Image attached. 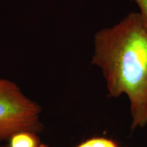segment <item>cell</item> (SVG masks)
Masks as SVG:
<instances>
[{
	"label": "cell",
	"mask_w": 147,
	"mask_h": 147,
	"mask_svg": "<svg viewBox=\"0 0 147 147\" xmlns=\"http://www.w3.org/2000/svg\"><path fill=\"white\" fill-rule=\"evenodd\" d=\"M92 63L102 71L110 96L127 97L131 128L147 124V22L127 14L97 32Z\"/></svg>",
	"instance_id": "6da1fadb"
},
{
	"label": "cell",
	"mask_w": 147,
	"mask_h": 147,
	"mask_svg": "<svg viewBox=\"0 0 147 147\" xmlns=\"http://www.w3.org/2000/svg\"><path fill=\"white\" fill-rule=\"evenodd\" d=\"M40 143L36 134L21 132L11 138L10 147H37Z\"/></svg>",
	"instance_id": "3957f363"
},
{
	"label": "cell",
	"mask_w": 147,
	"mask_h": 147,
	"mask_svg": "<svg viewBox=\"0 0 147 147\" xmlns=\"http://www.w3.org/2000/svg\"><path fill=\"white\" fill-rule=\"evenodd\" d=\"M41 108L28 98L14 82L0 78V140L21 132L42 129Z\"/></svg>",
	"instance_id": "7a4b0ae2"
},
{
	"label": "cell",
	"mask_w": 147,
	"mask_h": 147,
	"mask_svg": "<svg viewBox=\"0 0 147 147\" xmlns=\"http://www.w3.org/2000/svg\"><path fill=\"white\" fill-rule=\"evenodd\" d=\"M37 147H49V146H47V144H42V143H40L39 144H38V146Z\"/></svg>",
	"instance_id": "8992f818"
},
{
	"label": "cell",
	"mask_w": 147,
	"mask_h": 147,
	"mask_svg": "<svg viewBox=\"0 0 147 147\" xmlns=\"http://www.w3.org/2000/svg\"><path fill=\"white\" fill-rule=\"evenodd\" d=\"M131 1L136 3L140 10L138 12L147 22V0H131Z\"/></svg>",
	"instance_id": "5b68a950"
},
{
	"label": "cell",
	"mask_w": 147,
	"mask_h": 147,
	"mask_svg": "<svg viewBox=\"0 0 147 147\" xmlns=\"http://www.w3.org/2000/svg\"><path fill=\"white\" fill-rule=\"evenodd\" d=\"M77 147H118L117 144L110 140L103 138H95L82 143Z\"/></svg>",
	"instance_id": "277c9868"
}]
</instances>
